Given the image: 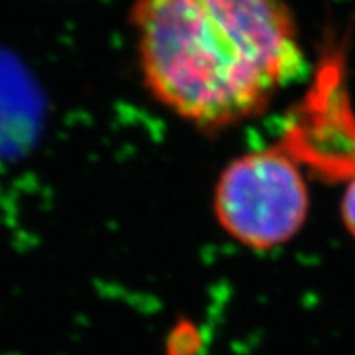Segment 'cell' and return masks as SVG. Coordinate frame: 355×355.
I'll list each match as a JSON object with an SVG mask.
<instances>
[{
	"mask_svg": "<svg viewBox=\"0 0 355 355\" xmlns=\"http://www.w3.org/2000/svg\"><path fill=\"white\" fill-rule=\"evenodd\" d=\"M131 20L149 93L203 131L257 116L304 69L285 0H135Z\"/></svg>",
	"mask_w": 355,
	"mask_h": 355,
	"instance_id": "obj_1",
	"label": "cell"
},
{
	"mask_svg": "<svg viewBox=\"0 0 355 355\" xmlns=\"http://www.w3.org/2000/svg\"><path fill=\"white\" fill-rule=\"evenodd\" d=\"M309 187L297 165L277 149L230 162L214 189L221 229L254 250H270L294 238L306 221Z\"/></svg>",
	"mask_w": 355,
	"mask_h": 355,
	"instance_id": "obj_2",
	"label": "cell"
},
{
	"mask_svg": "<svg viewBox=\"0 0 355 355\" xmlns=\"http://www.w3.org/2000/svg\"><path fill=\"white\" fill-rule=\"evenodd\" d=\"M40 120L42 105L33 82L20 64L0 53V164L28 153Z\"/></svg>",
	"mask_w": 355,
	"mask_h": 355,
	"instance_id": "obj_3",
	"label": "cell"
},
{
	"mask_svg": "<svg viewBox=\"0 0 355 355\" xmlns=\"http://www.w3.org/2000/svg\"><path fill=\"white\" fill-rule=\"evenodd\" d=\"M341 218L346 230L355 239V176L352 178L350 185L346 187L341 200Z\"/></svg>",
	"mask_w": 355,
	"mask_h": 355,
	"instance_id": "obj_4",
	"label": "cell"
}]
</instances>
